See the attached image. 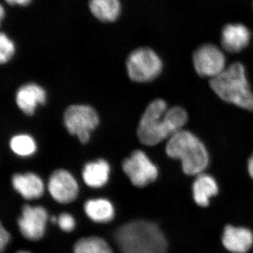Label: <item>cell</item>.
Instances as JSON below:
<instances>
[{
  "mask_svg": "<svg viewBox=\"0 0 253 253\" xmlns=\"http://www.w3.org/2000/svg\"><path fill=\"white\" fill-rule=\"evenodd\" d=\"M121 253H166L167 240L158 225L151 221H133L116 231Z\"/></svg>",
  "mask_w": 253,
  "mask_h": 253,
  "instance_id": "1",
  "label": "cell"
},
{
  "mask_svg": "<svg viewBox=\"0 0 253 253\" xmlns=\"http://www.w3.org/2000/svg\"><path fill=\"white\" fill-rule=\"evenodd\" d=\"M166 151L169 158L181 161L183 171L188 175L202 174L209 165L206 146L189 131L182 129L170 136Z\"/></svg>",
  "mask_w": 253,
  "mask_h": 253,
  "instance_id": "2",
  "label": "cell"
},
{
  "mask_svg": "<svg viewBox=\"0 0 253 253\" xmlns=\"http://www.w3.org/2000/svg\"><path fill=\"white\" fill-rule=\"evenodd\" d=\"M212 90L226 102L253 111V94L242 63L236 62L226 68L210 83Z\"/></svg>",
  "mask_w": 253,
  "mask_h": 253,
  "instance_id": "3",
  "label": "cell"
},
{
  "mask_svg": "<svg viewBox=\"0 0 253 253\" xmlns=\"http://www.w3.org/2000/svg\"><path fill=\"white\" fill-rule=\"evenodd\" d=\"M168 110L167 103L161 99L154 100L146 107L137 128L138 139L141 144L155 146L170 137L165 118Z\"/></svg>",
  "mask_w": 253,
  "mask_h": 253,
  "instance_id": "4",
  "label": "cell"
},
{
  "mask_svg": "<svg viewBox=\"0 0 253 253\" xmlns=\"http://www.w3.org/2000/svg\"><path fill=\"white\" fill-rule=\"evenodd\" d=\"M163 63L160 56L148 47L138 48L128 56L126 69L129 79L135 83H149L161 74Z\"/></svg>",
  "mask_w": 253,
  "mask_h": 253,
  "instance_id": "5",
  "label": "cell"
},
{
  "mask_svg": "<svg viewBox=\"0 0 253 253\" xmlns=\"http://www.w3.org/2000/svg\"><path fill=\"white\" fill-rule=\"evenodd\" d=\"M99 124V116L92 106L74 104L68 106L63 114V125L71 135L76 136L80 142H89L91 132Z\"/></svg>",
  "mask_w": 253,
  "mask_h": 253,
  "instance_id": "6",
  "label": "cell"
},
{
  "mask_svg": "<svg viewBox=\"0 0 253 253\" xmlns=\"http://www.w3.org/2000/svg\"><path fill=\"white\" fill-rule=\"evenodd\" d=\"M123 169L133 185L144 187L156 180L158 169L141 150H135L123 162Z\"/></svg>",
  "mask_w": 253,
  "mask_h": 253,
  "instance_id": "7",
  "label": "cell"
},
{
  "mask_svg": "<svg viewBox=\"0 0 253 253\" xmlns=\"http://www.w3.org/2000/svg\"><path fill=\"white\" fill-rule=\"evenodd\" d=\"M196 73L201 77L214 78L226 69V57L218 46L206 44L199 46L193 55Z\"/></svg>",
  "mask_w": 253,
  "mask_h": 253,
  "instance_id": "8",
  "label": "cell"
},
{
  "mask_svg": "<svg viewBox=\"0 0 253 253\" xmlns=\"http://www.w3.org/2000/svg\"><path fill=\"white\" fill-rule=\"evenodd\" d=\"M48 214L41 206H26L18 219V224L22 235L30 241H38L45 232Z\"/></svg>",
  "mask_w": 253,
  "mask_h": 253,
  "instance_id": "9",
  "label": "cell"
},
{
  "mask_svg": "<svg viewBox=\"0 0 253 253\" xmlns=\"http://www.w3.org/2000/svg\"><path fill=\"white\" fill-rule=\"evenodd\" d=\"M48 190L53 199L60 204L72 202L77 198L79 186L76 178L66 169L55 170L48 181Z\"/></svg>",
  "mask_w": 253,
  "mask_h": 253,
  "instance_id": "10",
  "label": "cell"
},
{
  "mask_svg": "<svg viewBox=\"0 0 253 253\" xmlns=\"http://www.w3.org/2000/svg\"><path fill=\"white\" fill-rule=\"evenodd\" d=\"M46 101L45 89L36 83H28L21 86L16 94L18 107L27 116H33L37 108L45 104Z\"/></svg>",
  "mask_w": 253,
  "mask_h": 253,
  "instance_id": "11",
  "label": "cell"
},
{
  "mask_svg": "<svg viewBox=\"0 0 253 253\" xmlns=\"http://www.w3.org/2000/svg\"><path fill=\"white\" fill-rule=\"evenodd\" d=\"M251 39V31L242 23H229L221 31V45L229 52L242 51L249 45Z\"/></svg>",
  "mask_w": 253,
  "mask_h": 253,
  "instance_id": "12",
  "label": "cell"
},
{
  "mask_svg": "<svg viewBox=\"0 0 253 253\" xmlns=\"http://www.w3.org/2000/svg\"><path fill=\"white\" fill-rule=\"evenodd\" d=\"M223 246L232 253H246L252 248L253 234L247 228L227 225L221 238Z\"/></svg>",
  "mask_w": 253,
  "mask_h": 253,
  "instance_id": "13",
  "label": "cell"
},
{
  "mask_svg": "<svg viewBox=\"0 0 253 253\" xmlns=\"http://www.w3.org/2000/svg\"><path fill=\"white\" fill-rule=\"evenodd\" d=\"M12 185L18 193L27 200L39 199L44 194V182L34 173L14 174Z\"/></svg>",
  "mask_w": 253,
  "mask_h": 253,
  "instance_id": "14",
  "label": "cell"
},
{
  "mask_svg": "<svg viewBox=\"0 0 253 253\" xmlns=\"http://www.w3.org/2000/svg\"><path fill=\"white\" fill-rule=\"evenodd\" d=\"M195 203L200 207H208L211 198L219 192V187L215 179L207 174H200L195 179L192 187Z\"/></svg>",
  "mask_w": 253,
  "mask_h": 253,
  "instance_id": "15",
  "label": "cell"
},
{
  "mask_svg": "<svg viewBox=\"0 0 253 253\" xmlns=\"http://www.w3.org/2000/svg\"><path fill=\"white\" fill-rule=\"evenodd\" d=\"M111 168L104 159H98L85 164L83 169V179L86 185L91 188L104 186L109 179Z\"/></svg>",
  "mask_w": 253,
  "mask_h": 253,
  "instance_id": "16",
  "label": "cell"
},
{
  "mask_svg": "<svg viewBox=\"0 0 253 253\" xmlns=\"http://www.w3.org/2000/svg\"><path fill=\"white\" fill-rule=\"evenodd\" d=\"M89 6L91 14L103 22L116 21L121 12L120 0H90Z\"/></svg>",
  "mask_w": 253,
  "mask_h": 253,
  "instance_id": "17",
  "label": "cell"
},
{
  "mask_svg": "<svg viewBox=\"0 0 253 253\" xmlns=\"http://www.w3.org/2000/svg\"><path fill=\"white\" fill-rule=\"evenodd\" d=\"M84 211L91 220L98 223H106L114 217V208L108 200L91 199L84 204Z\"/></svg>",
  "mask_w": 253,
  "mask_h": 253,
  "instance_id": "18",
  "label": "cell"
},
{
  "mask_svg": "<svg viewBox=\"0 0 253 253\" xmlns=\"http://www.w3.org/2000/svg\"><path fill=\"white\" fill-rule=\"evenodd\" d=\"M75 253H113L106 241L97 236L83 238L74 246Z\"/></svg>",
  "mask_w": 253,
  "mask_h": 253,
  "instance_id": "19",
  "label": "cell"
},
{
  "mask_svg": "<svg viewBox=\"0 0 253 253\" xmlns=\"http://www.w3.org/2000/svg\"><path fill=\"white\" fill-rule=\"evenodd\" d=\"M37 144L33 136L21 134L13 136L10 141V148L15 154L21 157H30L36 154Z\"/></svg>",
  "mask_w": 253,
  "mask_h": 253,
  "instance_id": "20",
  "label": "cell"
},
{
  "mask_svg": "<svg viewBox=\"0 0 253 253\" xmlns=\"http://www.w3.org/2000/svg\"><path fill=\"white\" fill-rule=\"evenodd\" d=\"M166 123L171 136L182 130L188 121V115L183 108L176 106L168 110L166 113Z\"/></svg>",
  "mask_w": 253,
  "mask_h": 253,
  "instance_id": "21",
  "label": "cell"
},
{
  "mask_svg": "<svg viewBox=\"0 0 253 253\" xmlns=\"http://www.w3.org/2000/svg\"><path fill=\"white\" fill-rule=\"evenodd\" d=\"M16 51L12 40L7 35L0 32V65L9 62Z\"/></svg>",
  "mask_w": 253,
  "mask_h": 253,
  "instance_id": "22",
  "label": "cell"
},
{
  "mask_svg": "<svg viewBox=\"0 0 253 253\" xmlns=\"http://www.w3.org/2000/svg\"><path fill=\"white\" fill-rule=\"evenodd\" d=\"M57 223L59 227L66 232L73 231L76 226L74 217L69 213H62L60 214L59 217L57 218Z\"/></svg>",
  "mask_w": 253,
  "mask_h": 253,
  "instance_id": "23",
  "label": "cell"
},
{
  "mask_svg": "<svg viewBox=\"0 0 253 253\" xmlns=\"http://www.w3.org/2000/svg\"><path fill=\"white\" fill-rule=\"evenodd\" d=\"M10 235L9 232L4 229L1 223L0 222V253L4 251L6 246L9 244Z\"/></svg>",
  "mask_w": 253,
  "mask_h": 253,
  "instance_id": "24",
  "label": "cell"
},
{
  "mask_svg": "<svg viewBox=\"0 0 253 253\" xmlns=\"http://www.w3.org/2000/svg\"><path fill=\"white\" fill-rule=\"evenodd\" d=\"M6 3L11 6H27L32 0H5Z\"/></svg>",
  "mask_w": 253,
  "mask_h": 253,
  "instance_id": "25",
  "label": "cell"
},
{
  "mask_svg": "<svg viewBox=\"0 0 253 253\" xmlns=\"http://www.w3.org/2000/svg\"><path fill=\"white\" fill-rule=\"evenodd\" d=\"M248 169H249L250 176L253 179V154L249 158V163H248Z\"/></svg>",
  "mask_w": 253,
  "mask_h": 253,
  "instance_id": "26",
  "label": "cell"
},
{
  "mask_svg": "<svg viewBox=\"0 0 253 253\" xmlns=\"http://www.w3.org/2000/svg\"><path fill=\"white\" fill-rule=\"evenodd\" d=\"M5 17V9L3 5L0 4V26H1V23L2 22L3 20Z\"/></svg>",
  "mask_w": 253,
  "mask_h": 253,
  "instance_id": "27",
  "label": "cell"
},
{
  "mask_svg": "<svg viewBox=\"0 0 253 253\" xmlns=\"http://www.w3.org/2000/svg\"><path fill=\"white\" fill-rule=\"evenodd\" d=\"M16 253H31L29 252H27V251H19V252Z\"/></svg>",
  "mask_w": 253,
  "mask_h": 253,
  "instance_id": "28",
  "label": "cell"
}]
</instances>
